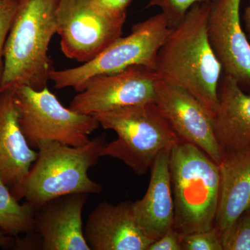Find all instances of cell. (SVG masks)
<instances>
[{"label": "cell", "mask_w": 250, "mask_h": 250, "mask_svg": "<svg viewBox=\"0 0 250 250\" xmlns=\"http://www.w3.org/2000/svg\"><path fill=\"white\" fill-rule=\"evenodd\" d=\"M211 3H197L172 27L156 57L158 80L179 87L196 98L214 117L223 67L208 39Z\"/></svg>", "instance_id": "cell-1"}, {"label": "cell", "mask_w": 250, "mask_h": 250, "mask_svg": "<svg viewBox=\"0 0 250 250\" xmlns=\"http://www.w3.org/2000/svg\"><path fill=\"white\" fill-rule=\"evenodd\" d=\"M59 0H20L6 39L0 92L16 91L23 85L47 87L54 68L49 46L57 34Z\"/></svg>", "instance_id": "cell-2"}, {"label": "cell", "mask_w": 250, "mask_h": 250, "mask_svg": "<svg viewBox=\"0 0 250 250\" xmlns=\"http://www.w3.org/2000/svg\"><path fill=\"white\" fill-rule=\"evenodd\" d=\"M107 143L105 134L78 147L57 142L42 143L27 177L11 193L18 201L25 199L36 209L62 195L101 193L103 186L92 180L88 172L103 157Z\"/></svg>", "instance_id": "cell-3"}, {"label": "cell", "mask_w": 250, "mask_h": 250, "mask_svg": "<svg viewBox=\"0 0 250 250\" xmlns=\"http://www.w3.org/2000/svg\"><path fill=\"white\" fill-rule=\"evenodd\" d=\"M170 171L174 228L187 235L215 227L220 191L218 164L200 148L181 140L171 148Z\"/></svg>", "instance_id": "cell-4"}, {"label": "cell", "mask_w": 250, "mask_h": 250, "mask_svg": "<svg viewBox=\"0 0 250 250\" xmlns=\"http://www.w3.org/2000/svg\"><path fill=\"white\" fill-rule=\"evenodd\" d=\"M104 129L118 138L107 143L102 156L124 163L143 176L150 170L156 156L181 141L155 102L132 105L93 115Z\"/></svg>", "instance_id": "cell-5"}, {"label": "cell", "mask_w": 250, "mask_h": 250, "mask_svg": "<svg viewBox=\"0 0 250 250\" xmlns=\"http://www.w3.org/2000/svg\"><path fill=\"white\" fill-rule=\"evenodd\" d=\"M172 27L162 12L136 23L126 37L117 39L95 58L80 66L54 70L50 80L58 89L73 88L80 93L90 79L142 65L154 69L156 57Z\"/></svg>", "instance_id": "cell-6"}, {"label": "cell", "mask_w": 250, "mask_h": 250, "mask_svg": "<svg viewBox=\"0 0 250 250\" xmlns=\"http://www.w3.org/2000/svg\"><path fill=\"white\" fill-rule=\"evenodd\" d=\"M14 103L20 126L31 147L38 149L47 142L83 146L100 126L91 115L62 106L47 87L42 90L20 87L15 91Z\"/></svg>", "instance_id": "cell-7"}, {"label": "cell", "mask_w": 250, "mask_h": 250, "mask_svg": "<svg viewBox=\"0 0 250 250\" xmlns=\"http://www.w3.org/2000/svg\"><path fill=\"white\" fill-rule=\"evenodd\" d=\"M126 18L108 14L95 0H59L56 22L62 53L90 62L121 37Z\"/></svg>", "instance_id": "cell-8"}, {"label": "cell", "mask_w": 250, "mask_h": 250, "mask_svg": "<svg viewBox=\"0 0 250 250\" xmlns=\"http://www.w3.org/2000/svg\"><path fill=\"white\" fill-rule=\"evenodd\" d=\"M157 77L154 69L135 65L98 75L85 83L75 95L69 108L82 114L91 115L117 108L155 102Z\"/></svg>", "instance_id": "cell-9"}, {"label": "cell", "mask_w": 250, "mask_h": 250, "mask_svg": "<svg viewBox=\"0 0 250 250\" xmlns=\"http://www.w3.org/2000/svg\"><path fill=\"white\" fill-rule=\"evenodd\" d=\"M155 103L182 141L200 148L219 164L222 153L214 133L213 116L182 88L156 80Z\"/></svg>", "instance_id": "cell-10"}, {"label": "cell", "mask_w": 250, "mask_h": 250, "mask_svg": "<svg viewBox=\"0 0 250 250\" xmlns=\"http://www.w3.org/2000/svg\"><path fill=\"white\" fill-rule=\"evenodd\" d=\"M241 0H214L207 21L208 39L223 74L250 91V43L241 26Z\"/></svg>", "instance_id": "cell-11"}, {"label": "cell", "mask_w": 250, "mask_h": 250, "mask_svg": "<svg viewBox=\"0 0 250 250\" xmlns=\"http://www.w3.org/2000/svg\"><path fill=\"white\" fill-rule=\"evenodd\" d=\"M84 236L92 250H147L154 242L140 227L131 201L99 204L87 220Z\"/></svg>", "instance_id": "cell-12"}, {"label": "cell", "mask_w": 250, "mask_h": 250, "mask_svg": "<svg viewBox=\"0 0 250 250\" xmlns=\"http://www.w3.org/2000/svg\"><path fill=\"white\" fill-rule=\"evenodd\" d=\"M88 194L74 193L49 200L36 210L34 231L44 250H91L85 241L82 212Z\"/></svg>", "instance_id": "cell-13"}, {"label": "cell", "mask_w": 250, "mask_h": 250, "mask_svg": "<svg viewBox=\"0 0 250 250\" xmlns=\"http://www.w3.org/2000/svg\"><path fill=\"white\" fill-rule=\"evenodd\" d=\"M170 149L162 151L151 167L146 195L134 202V211L140 227L153 241L174 228V203L170 171Z\"/></svg>", "instance_id": "cell-14"}, {"label": "cell", "mask_w": 250, "mask_h": 250, "mask_svg": "<svg viewBox=\"0 0 250 250\" xmlns=\"http://www.w3.org/2000/svg\"><path fill=\"white\" fill-rule=\"evenodd\" d=\"M214 133L222 155L250 147V94L223 73L218 87Z\"/></svg>", "instance_id": "cell-15"}, {"label": "cell", "mask_w": 250, "mask_h": 250, "mask_svg": "<svg viewBox=\"0 0 250 250\" xmlns=\"http://www.w3.org/2000/svg\"><path fill=\"white\" fill-rule=\"evenodd\" d=\"M14 93L0 92V177L11 192L22 184L38 154L20 126Z\"/></svg>", "instance_id": "cell-16"}, {"label": "cell", "mask_w": 250, "mask_h": 250, "mask_svg": "<svg viewBox=\"0 0 250 250\" xmlns=\"http://www.w3.org/2000/svg\"><path fill=\"white\" fill-rule=\"evenodd\" d=\"M215 228L223 237L250 208V147L222 155Z\"/></svg>", "instance_id": "cell-17"}, {"label": "cell", "mask_w": 250, "mask_h": 250, "mask_svg": "<svg viewBox=\"0 0 250 250\" xmlns=\"http://www.w3.org/2000/svg\"><path fill=\"white\" fill-rule=\"evenodd\" d=\"M36 208L26 201L21 205L0 177V229L13 237L33 232Z\"/></svg>", "instance_id": "cell-18"}, {"label": "cell", "mask_w": 250, "mask_h": 250, "mask_svg": "<svg viewBox=\"0 0 250 250\" xmlns=\"http://www.w3.org/2000/svg\"><path fill=\"white\" fill-rule=\"evenodd\" d=\"M223 250H250V208L238 218L223 238Z\"/></svg>", "instance_id": "cell-19"}, {"label": "cell", "mask_w": 250, "mask_h": 250, "mask_svg": "<svg viewBox=\"0 0 250 250\" xmlns=\"http://www.w3.org/2000/svg\"><path fill=\"white\" fill-rule=\"evenodd\" d=\"M182 250H223V241L213 227L206 231L182 235Z\"/></svg>", "instance_id": "cell-20"}, {"label": "cell", "mask_w": 250, "mask_h": 250, "mask_svg": "<svg viewBox=\"0 0 250 250\" xmlns=\"http://www.w3.org/2000/svg\"><path fill=\"white\" fill-rule=\"evenodd\" d=\"M214 0H150L146 8L159 7L170 27L178 24L188 9L197 3H211Z\"/></svg>", "instance_id": "cell-21"}, {"label": "cell", "mask_w": 250, "mask_h": 250, "mask_svg": "<svg viewBox=\"0 0 250 250\" xmlns=\"http://www.w3.org/2000/svg\"><path fill=\"white\" fill-rule=\"evenodd\" d=\"M20 0H0V80L4 69L5 45Z\"/></svg>", "instance_id": "cell-22"}, {"label": "cell", "mask_w": 250, "mask_h": 250, "mask_svg": "<svg viewBox=\"0 0 250 250\" xmlns=\"http://www.w3.org/2000/svg\"><path fill=\"white\" fill-rule=\"evenodd\" d=\"M182 235L172 228L161 236L151 243L147 250H182Z\"/></svg>", "instance_id": "cell-23"}, {"label": "cell", "mask_w": 250, "mask_h": 250, "mask_svg": "<svg viewBox=\"0 0 250 250\" xmlns=\"http://www.w3.org/2000/svg\"><path fill=\"white\" fill-rule=\"evenodd\" d=\"M133 0H95L97 4L112 16L126 17V9Z\"/></svg>", "instance_id": "cell-24"}, {"label": "cell", "mask_w": 250, "mask_h": 250, "mask_svg": "<svg viewBox=\"0 0 250 250\" xmlns=\"http://www.w3.org/2000/svg\"><path fill=\"white\" fill-rule=\"evenodd\" d=\"M243 21H244L246 36L250 43V5L245 9Z\"/></svg>", "instance_id": "cell-25"}, {"label": "cell", "mask_w": 250, "mask_h": 250, "mask_svg": "<svg viewBox=\"0 0 250 250\" xmlns=\"http://www.w3.org/2000/svg\"><path fill=\"white\" fill-rule=\"evenodd\" d=\"M13 241V236L7 234L2 229H0V247H6L9 246Z\"/></svg>", "instance_id": "cell-26"}]
</instances>
